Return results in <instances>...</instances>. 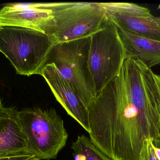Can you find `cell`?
Masks as SVG:
<instances>
[{
    "label": "cell",
    "instance_id": "6da1fadb",
    "mask_svg": "<svg viewBox=\"0 0 160 160\" xmlns=\"http://www.w3.org/2000/svg\"><path fill=\"white\" fill-rule=\"evenodd\" d=\"M92 142L112 160H140L144 142L160 132V75L127 58L88 109Z\"/></svg>",
    "mask_w": 160,
    "mask_h": 160
},
{
    "label": "cell",
    "instance_id": "7a4b0ae2",
    "mask_svg": "<svg viewBox=\"0 0 160 160\" xmlns=\"http://www.w3.org/2000/svg\"><path fill=\"white\" fill-rule=\"evenodd\" d=\"M55 44L52 36L32 29L14 26L0 29V52L20 75H40Z\"/></svg>",
    "mask_w": 160,
    "mask_h": 160
},
{
    "label": "cell",
    "instance_id": "3957f363",
    "mask_svg": "<svg viewBox=\"0 0 160 160\" xmlns=\"http://www.w3.org/2000/svg\"><path fill=\"white\" fill-rule=\"evenodd\" d=\"M18 117L28 153L40 160L56 159L68 137L63 120L56 111L26 109L18 111Z\"/></svg>",
    "mask_w": 160,
    "mask_h": 160
},
{
    "label": "cell",
    "instance_id": "277c9868",
    "mask_svg": "<svg viewBox=\"0 0 160 160\" xmlns=\"http://www.w3.org/2000/svg\"><path fill=\"white\" fill-rule=\"evenodd\" d=\"M90 39L91 37L56 43L46 64L55 66L88 110L96 98L88 66Z\"/></svg>",
    "mask_w": 160,
    "mask_h": 160
},
{
    "label": "cell",
    "instance_id": "5b68a950",
    "mask_svg": "<svg viewBox=\"0 0 160 160\" xmlns=\"http://www.w3.org/2000/svg\"><path fill=\"white\" fill-rule=\"evenodd\" d=\"M126 59L117 26L107 17L102 28L90 39L88 66L96 96L118 76Z\"/></svg>",
    "mask_w": 160,
    "mask_h": 160
},
{
    "label": "cell",
    "instance_id": "8992f818",
    "mask_svg": "<svg viewBox=\"0 0 160 160\" xmlns=\"http://www.w3.org/2000/svg\"><path fill=\"white\" fill-rule=\"evenodd\" d=\"M53 12L56 29L52 36L56 43L90 37L103 27L106 13L99 3H47Z\"/></svg>",
    "mask_w": 160,
    "mask_h": 160
},
{
    "label": "cell",
    "instance_id": "52a82bcc",
    "mask_svg": "<svg viewBox=\"0 0 160 160\" xmlns=\"http://www.w3.org/2000/svg\"><path fill=\"white\" fill-rule=\"evenodd\" d=\"M117 26L136 35L160 41V26L147 8L129 3H99Z\"/></svg>",
    "mask_w": 160,
    "mask_h": 160
},
{
    "label": "cell",
    "instance_id": "ba28073f",
    "mask_svg": "<svg viewBox=\"0 0 160 160\" xmlns=\"http://www.w3.org/2000/svg\"><path fill=\"white\" fill-rule=\"evenodd\" d=\"M0 26L24 27L51 36L56 29L53 12L47 3L7 5L0 10Z\"/></svg>",
    "mask_w": 160,
    "mask_h": 160
},
{
    "label": "cell",
    "instance_id": "9c48e42d",
    "mask_svg": "<svg viewBox=\"0 0 160 160\" xmlns=\"http://www.w3.org/2000/svg\"><path fill=\"white\" fill-rule=\"evenodd\" d=\"M40 75L45 79L55 96L67 113L88 132H90L88 110L70 84L58 72L54 65L47 64Z\"/></svg>",
    "mask_w": 160,
    "mask_h": 160
},
{
    "label": "cell",
    "instance_id": "30bf717a",
    "mask_svg": "<svg viewBox=\"0 0 160 160\" xmlns=\"http://www.w3.org/2000/svg\"><path fill=\"white\" fill-rule=\"evenodd\" d=\"M18 112L5 107L0 98V158L31 155L27 151Z\"/></svg>",
    "mask_w": 160,
    "mask_h": 160
},
{
    "label": "cell",
    "instance_id": "8fae6325",
    "mask_svg": "<svg viewBox=\"0 0 160 160\" xmlns=\"http://www.w3.org/2000/svg\"><path fill=\"white\" fill-rule=\"evenodd\" d=\"M117 26L125 48L126 59H137L150 69L160 66V40L136 35Z\"/></svg>",
    "mask_w": 160,
    "mask_h": 160
},
{
    "label": "cell",
    "instance_id": "7c38bea8",
    "mask_svg": "<svg viewBox=\"0 0 160 160\" xmlns=\"http://www.w3.org/2000/svg\"><path fill=\"white\" fill-rule=\"evenodd\" d=\"M71 148L75 160H112L84 135L78 136Z\"/></svg>",
    "mask_w": 160,
    "mask_h": 160
},
{
    "label": "cell",
    "instance_id": "4fadbf2b",
    "mask_svg": "<svg viewBox=\"0 0 160 160\" xmlns=\"http://www.w3.org/2000/svg\"><path fill=\"white\" fill-rule=\"evenodd\" d=\"M140 160H160V148L156 147L151 139L144 142Z\"/></svg>",
    "mask_w": 160,
    "mask_h": 160
},
{
    "label": "cell",
    "instance_id": "5bb4252c",
    "mask_svg": "<svg viewBox=\"0 0 160 160\" xmlns=\"http://www.w3.org/2000/svg\"><path fill=\"white\" fill-rule=\"evenodd\" d=\"M33 157L32 155H19L0 158V160H29Z\"/></svg>",
    "mask_w": 160,
    "mask_h": 160
},
{
    "label": "cell",
    "instance_id": "9a60e30c",
    "mask_svg": "<svg viewBox=\"0 0 160 160\" xmlns=\"http://www.w3.org/2000/svg\"><path fill=\"white\" fill-rule=\"evenodd\" d=\"M153 142L156 147L160 148V132L158 136L154 141H153Z\"/></svg>",
    "mask_w": 160,
    "mask_h": 160
},
{
    "label": "cell",
    "instance_id": "2e32d148",
    "mask_svg": "<svg viewBox=\"0 0 160 160\" xmlns=\"http://www.w3.org/2000/svg\"><path fill=\"white\" fill-rule=\"evenodd\" d=\"M155 20L160 26V17H155Z\"/></svg>",
    "mask_w": 160,
    "mask_h": 160
},
{
    "label": "cell",
    "instance_id": "e0dca14e",
    "mask_svg": "<svg viewBox=\"0 0 160 160\" xmlns=\"http://www.w3.org/2000/svg\"><path fill=\"white\" fill-rule=\"evenodd\" d=\"M29 160H41L40 159H39L38 158L36 157H33L32 158H31V159H30Z\"/></svg>",
    "mask_w": 160,
    "mask_h": 160
},
{
    "label": "cell",
    "instance_id": "ac0fdd59",
    "mask_svg": "<svg viewBox=\"0 0 160 160\" xmlns=\"http://www.w3.org/2000/svg\"><path fill=\"white\" fill-rule=\"evenodd\" d=\"M158 9H160V3L158 7Z\"/></svg>",
    "mask_w": 160,
    "mask_h": 160
},
{
    "label": "cell",
    "instance_id": "d6986e66",
    "mask_svg": "<svg viewBox=\"0 0 160 160\" xmlns=\"http://www.w3.org/2000/svg\"><path fill=\"white\" fill-rule=\"evenodd\" d=\"M1 27H2V26H0V29H1Z\"/></svg>",
    "mask_w": 160,
    "mask_h": 160
}]
</instances>
